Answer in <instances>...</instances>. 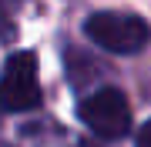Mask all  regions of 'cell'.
<instances>
[{"label": "cell", "instance_id": "2", "mask_svg": "<svg viewBox=\"0 0 151 147\" xmlns=\"http://www.w3.org/2000/svg\"><path fill=\"white\" fill-rule=\"evenodd\" d=\"M87 37H91L97 47L111 50V54H138V50L148 44L151 30L134 13L104 10V13L87 17Z\"/></svg>", "mask_w": 151, "mask_h": 147}, {"label": "cell", "instance_id": "1", "mask_svg": "<svg viewBox=\"0 0 151 147\" xmlns=\"http://www.w3.org/2000/svg\"><path fill=\"white\" fill-rule=\"evenodd\" d=\"M40 104V77H37V54L17 50L7 57L0 74V110L20 114Z\"/></svg>", "mask_w": 151, "mask_h": 147}, {"label": "cell", "instance_id": "4", "mask_svg": "<svg viewBox=\"0 0 151 147\" xmlns=\"http://www.w3.org/2000/svg\"><path fill=\"white\" fill-rule=\"evenodd\" d=\"M138 147H151V120L138 131Z\"/></svg>", "mask_w": 151, "mask_h": 147}, {"label": "cell", "instance_id": "3", "mask_svg": "<svg viewBox=\"0 0 151 147\" xmlns=\"http://www.w3.org/2000/svg\"><path fill=\"white\" fill-rule=\"evenodd\" d=\"M77 117H81L97 137H108V141H118V137H124L131 131L128 97H124L121 90H114V87L94 90L91 97H84L81 107H77Z\"/></svg>", "mask_w": 151, "mask_h": 147}]
</instances>
